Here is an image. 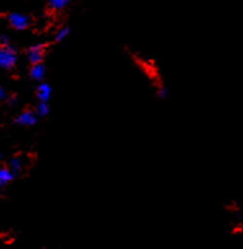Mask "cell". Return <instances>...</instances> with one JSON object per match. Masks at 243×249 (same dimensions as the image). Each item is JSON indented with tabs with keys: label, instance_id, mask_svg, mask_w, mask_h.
<instances>
[{
	"label": "cell",
	"instance_id": "obj_1",
	"mask_svg": "<svg viewBox=\"0 0 243 249\" xmlns=\"http://www.w3.org/2000/svg\"><path fill=\"white\" fill-rule=\"evenodd\" d=\"M17 62V53L15 48H12L8 44L0 46V69L9 70L16 65Z\"/></svg>",
	"mask_w": 243,
	"mask_h": 249
},
{
	"label": "cell",
	"instance_id": "obj_2",
	"mask_svg": "<svg viewBox=\"0 0 243 249\" xmlns=\"http://www.w3.org/2000/svg\"><path fill=\"white\" fill-rule=\"evenodd\" d=\"M9 23L17 30H23L30 25V18L29 16L22 15V13H12L9 15Z\"/></svg>",
	"mask_w": 243,
	"mask_h": 249
},
{
	"label": "cell",
	"instance_id": "obj_3",
	"mask_svg": "<svg viewBox=\"0 0 243 249\" xmlns=\"http://www.w3.org/2000/svg\"><path fill=\"white\" fill-rule=\"evenodd\" d=\"M27 57H29V60H30L32 65L34 64H39L43 60V57H44V47L40 46V44L30 47L27 50Z\"/></svg>",
	"mask_w": 243,
	"mask_h": 249
},
{
	"label": "cell",
	"instance_id": "obj_4",
	"mask_svg": "<svg viewBox=\"0 0 243 249\" xmlns=\"http://www.w3.org/2000/svg\"><path fill=\"white\" fill-rule=\"evenodd\" d=\"M17 124H25V126H31L36 122V114L32 110H25L17 117Z\"/></svg>",
	"mask_w": 243,
	"mask_h": 249
},
{
	"label": "cell",
	"instance_id": "obj_5",
	"mask_svg": "<svg viewBox=\"0 0 243 249\" xmlns=\"http://www.w3.org/2000/svg\"><path fill=\"white\" fill-rule=\"evenodd\" d=\"M50 95H52V89H50L49 85H47V83H42V85H39L38 89H36V96L40 101H47L50 99Z\"/></svg>",
	"mask_w": 243,
	"mask_h": 249
},
{
	"label": "cell",
	"instance_id": "obj_6",
	"mask_svg": "<svg viewBox=\"0 0 243 249\" xmlns=\"http://www.w3.org/2000/svg\"><path fill=\"white\" fill-rule=\"evenodd\" d=\"M30 75L35 81H42L44 75H46V68H44V65L40 64V62L39 64H34L30 70Z\"/></svg>",
	"mask_w": 243,
	"mask_h": 249
},
{
	"label": "cell",
	"instance_id": "obj_7",
	"mask_svg": "<svg viewBox=\"0 0 243 249\" xmlns=\"http://www.w3.org/2000/svg\"><path fill=\"white\" fill-rule=\"evenodd\" d=\"M12 179H13V173H12L11 169L1 167L0 169V188L5 186V184H8Z\"/></svg>",
	"mask_w": 243,
	"mask_h": 249
},
{
	"label": "cell",
	"instance_id": "obj_8",
	"mask_svg": "<svg viewBox=\"0 0 243 249\" xmlns=\"http://www.w3.org/2000/svg\"><path fill=\"white\" fill-rule=\"evenodd\" d=\"M52 9H62L69 4V0H47Z\"/></svg>",
	"mask_w": 243,
	"mask_h": 249
},
{
	"label": "cell",
	"instance_id": "obj_9",
	"mask_svg": "<svg viewBox=\"0 0 243 249\" xmlns=\"http://www.w3.org/2000/svg\"><path fill=\"white\" fill-rule=\"evenodd\" d=\"M22 165H23V161L21 157H13V159L11 160V170L13 171H19L21 169H22Z\"/></svg>",
	"mask_w": 243,
	"mask_h": 249
},
{
	"label": "cell",
	"instance_id": "obj_10",
	"mask_svg": "<svg viewBox=\"0 0 243 249\" xmlns=\"http://www.w3.org/2000/svg\"><path fill=\"white\" fill-rule=\"evenodd\" d=\"M48 112H49V107H48V104L44 103V101H40V104H39L38 108H36V113H38L39 116L44 117L48 114Z\"/></svg>",
	"mask_w": 243,
	"mask_h": 249
},
{
	"label": "cell",
	"instance_id": "obj_11",
	"mask_svg": "<svg viewBox=\"0 0 243 249\" xmlns=\"http://www.w3.org/2000/svg\"><path fill=\"white\" fill-rule=\"evenodd\" d=\"M67 35H69V27H61V29L57 31V34H56V40H57V42H61V40H64Z\"/></svg>",
	"mask_w": 243,
	"mask_h": 249
},
{
	"label": "cell",
	"instance_id": "obj_12",
	"mask_svg": "<svg viewBox=\"0 0 243 249\" xmlns=\"http://www.w3.org/2000/svg\"><path fill=\"white\" fill-rule=\"evenodd\" d=\"M167 96H168V91H167V89L162 87V89L158 91V97H161V99H166Z\"/></svg>",
	"mask_w": 243,
	"mask_h": 249
},
{
	"label": "cell",
	"instance_id": "obj_13",
	"mask_svg": "<svg viewBox=\"0 0 243 249\" xmlns=\"http://www.w3.org/2000/svg\"><path fill=\"white\" fill-rule=\"evenodd\" d=\"M0 40H1V43H3V44H8V42H9V38H8L7 35H3V36H0Z\"/></svg>",
	"mask_w": 243,
	"mask_h": 249
},
{
	"label": "cell",
	"instance_id": "obj_14",
	"mask_svg": "<svg viewBox=\"0 0 243 249\" xmlns=\"http://www.w3.org/2000/svg\"><path fill=\"white\" fill-rule=\"evenodd\" d=\"M4 97H5V91H4V89L0 87V100H3Z\"/></svg>",
	"mask_w": 243,
	"mask_h": 249
},
{
	"label": "cell",
	"instance_id": "obj_15",
	"mask_svg": "<svg viewBox=\"0 0 243 249\" xmlns=\"http://www.w3.org/2000/svg\"><path fill=\"white\" fill-rule=\"evenodd\" d=\"M1 157H3V155H1V153H0V159H1Z\"/></svg>",
	"mask_w": 243,
	"mask_h": 249
}]
</instances>
